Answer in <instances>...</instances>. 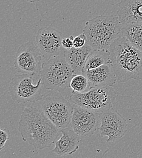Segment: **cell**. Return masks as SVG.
Masks as SVG:
<instances>
[{"label": "cell", "instance_id": "6da1fadb", "mask_svg": "<svg viewBox=\"0 0 142 158\" xmlns=\"http://www.w3.org/2000/svg\"><path fill=\"white\" fill-rule=\"evenodd\" d=\"M18 130L24 142L40 150L50 147L61 133L41 108L35 106L24 109L18 123Z\"/></svg>", "mask_w": 142, "mask_h": 158}, {"label": "cell", "instance_id": "7a4b0ae2", "mask_svg": "<svg viewBox=\"0 0 142 158\" xmlns=\"http://www.w3.org/2000/svg\"><path fill=\"white\" fill-rule=\"evenodd\" d=\"M117 80L126 83L142 79V52L120 35L109 49Z\"/></svg>", "mask_w": 142, "mask_h": 158}, {"label": "cell", "instance_id": "3957f363", "mask_svg": "<svg viewBox=\"0 0 142 158\" xmlns=\"http://www.w3.org/2000/svg\"><path fill=\"white\" fill-rule=\"evenodd\" d=\"M122 24L118 16L99 15L87 21L83 33L87 44L94 49L109 50L111 44L120 35Z\"/></svg>", "mask_w": 142, "mask_h": 158}, {"label": "cell", "instance_id": "277c9868", "mask_svg": "<svg viewBox=\"0 0 142 158\" xmlns=\"http://www.w3.org/2000/svg\"><path fill=\"white\" fill-rule=\"evenodd\" d=\"M74 75V71L65 59L63 52L43 63L40 78L46 89L62 93L69 87Z\"/></svg>", "mask_w": 142, "mask_h": 158}, {"label": "cell", "instance_id": "5b68a950", "mask_svg": "<svg viewBox=\"0 0 142 158\" xmlns=\"http://www.w3.org/2000/svg\"><path fill=\"white\" fill-rule=\"evenodd\" d=\"M69 101L98 114L110 110L117 98L116 90L109 86H92L83 93H74Z\"/></svg>", "mask_w": 142, "mask_h": 158}, {"label": "cell", "instance_id": "8992f818", "mask_svg": "<svg viewBox=\"0 0 142 158\" xmlns=\"http://www.w3.org/2000/svg\"><path fill=\"white\" fill-rule=\"evenodd\" d=\"M41 108L46 116L59 129L69 127L74 111V104L57 93L44 97Z\"/></svg>", "mask_w": 142, "mask_h": 158}, {"label": "cell", "instance_id": "52a82bcc", "mask_svg": "<svg viewBox=\"0 0 142 158\" xmlns=\"http://www.w3.org/2000/svg\"><path fill=\"white\" fill-rule=\"evenodd\" d=\"M34 77L27 74H17L11 79L9 86V92L12 99L18 103H35L43 99L42 94V79L34 85Z\"/></svg>", "mask_w": 142, "mask_h": 158}, {"label": "cell", "instance_id": "ba28073f", "mask_svg": "<svg viewBox=\"0 0 142 158\" xmlns=\"http://www.w3.org/2000/svg\"><path fill=\"white\" fill-rule=\"evenodd\" d=\"M43 63L40 52L33 41L21 45L14 59V66L18 74H27L34 77H40Z\"/></svg>", "mask_w": 142, "mask_h": 158}, {"label": "cell", "instance_id": "9c48e42d", "mask_svg": "<svg viewBox=\"0 0 142 158\" xmlns=\"http://www.w3.org/2000/svg\"><path fill=\"white\" fill-rule=\"evenodd\" d=\"M63 35L51 26L40 28L36 33L35 44L40 52L43 63L64 52Z\"/></svg>", "mask_w": 142, "mask_h": 158}, {"label": "cell", "instance_id": "30bf717a", "mask_svg": "<svg viewBox=\"0 0 142 158\" xmlns=\"http://www.w3.org/2000/svg\"><path fill=\"white\" fill-rule=\"evenodd\" d=\"M128 130L126 119L118 111L111 109L100 114L99 131L102 137H108L107 142H114L122 138Z\"/></svg>", "mask_w": 142, "mask_h": 158}, {"label": "cell", "instance_id": "8fae6325", "mask_svg": "<svg viewBox=\"0 0 142 158\" xmlns=\"http://www.w3.org/2000/svg\"><path fill=\"white\" fill-rule=\"evenodd\" d=\"M71 128L78 135L91 137L100 125V114L74 104V111L71 121Z\"/></svg>", "mask_w": 142, "mask_h": 158}, {"label": "cell", "instance_id": "7c38bea8", "mask_svg": "<svg viewBox=\"0 0 142 158\" xmlns=\"http://www.w3.org/2000/svg\"><path fill=\"white\" fill-rule=\"evenodd\" d=\"M61 138L55 142V148L52 152L60 156L71 155L79 148L81 136L75 133L71 128H65L60 130Z\"/></svg>", "mask_w": 142, "mask_h": 158}, {"label": "cell", "instance_id": "4fadbf2b", "mask_svg": "<svg viewBox=\"0 0 142 158\" xmlns=\"http://www.w3.org/2000/svg\"><path fill=\"white\" fill-rule=\"evenodd\" d=\"M117 16L122 25L142 22V0H122L118 3Z\"/></svg>", "mask_w": 142, "mask_h": 158}, {"label": "cell", "instance_id": "5bb4252c", "mask_svg": "<svg viewBox=\"0 0 142 158\" xmlns=\"http://www.w3.org/2000/svg\"><path fill=\"white\" fill-rule=\"evenodd\" d=\"M84 75L92 86H112L117 80L112 64H105L87 70L84 73Z\"/></svg>", "mask_w": 142, "mask_h": 158}, {"label": "cell", "instance_id": "9a60e30c", "mask_svg": "<svg viewBox=\"0 0 142 158\" xmlns=\"http://www.w3.org/2000/svg\"><path fill=\"white\" fill-rule=\"evenodd\" d=\"M93 49L86 43L81 48H72L64 51V58L74 74H83L86 61Z\"/></svg>", "mask_w": 142, "mask_h": 158}, {"label": "cell", "instance_id": "2e32d148", "mask_svg": "<svg viewBox=\"0 0 142 158\" xmlns=\"http://www.w3.org/2000/svg\"><path fill=\"white\" fill-rule=\"evenodd\" d=\"M121 35L142 52V22L123 24Z\"/></svg>", "mask_w": 142, "mask_h": 158}, {"label": "cell", "instance_id": "e0dca14e", "mask_svg": "<svg viewBox=\"0 0 142 158\" xmlns=\"http://www.w3.org/2000/svg\"><path fill=\"white\" fill-rule=\"evenodd\" d=\"M105 64H112L109 50L93 49L86 61L83 74L87 70L95 69Z\"/></svg>", "mask_w": 142, "mask_h": 158}, {"label": "cell", "instance_id": "ac0fdd59", "mask_svg": "<svg viewBox=\"0 0 142 158\" xmlns=\"http://www.w3.org/2000/svg\"><path fill=\"white\" fill-rule=\"evenodd\" d=\"M91 86L87 78L84 74H74L71 80L69 87L74 93H83Z\"/></svg>", "mask_w": 142, "mask_h": 158}, {"label": "cell", "instance_id": "d6986e66", "mask_svg": "<svg viewBox=\"0 0 142 158\" xmlns=\"http://www.w3.org/2000/svg\"><path fill=\"white\" fill-rule=\"evenodd\" d=\"M9 138L10 131L6 128H0V151L5 147L6 143Z\"/></svg>", "mask_w": 142, "mask_h": 158}, {"label": "cell", "instance_id": "ffe728a7", "mask_svg": "<svg viewBox=\"0 0 142 158\" xmlns=\"http://www.w3.org/2000/svg\"><path fill=\"white\" fill-rule=\"evenodd\" d=\"M87 43V38L86 35L83 33L74 39V48H81Z\"/></svg>", "mask_w": 142, "mask_h": 158}, {"label": "cell", "instance_id": "44dd1931", "mask_svg": "<svg viewBox=\"0 0 142 158\" xmlns=\"http://www.w3.org/2000/svg\"><path fill=\"white\" fill-rule=\"evenodd\" d=\"M74 36L71 35L69 37L63 38L62 40L63 48L66 50H69L74 48Z\"/></svg>", "mask_w": 142, "mask_h": 158}, {"label": "cell", "instance_id": "7402d4cb", "mask_svg": "<svg viewBox=\"0 0 142 158\" xmlns=\"http://www.w3.org/2000/svg\"><path fill=\"white\" fill-rule=\"evenodd\" d=\"M24 1H26L29 2H30V3H34V2H39L40 0H24Z\"/></svg>", "mask_w": 142, "mask_h": 158}]
</instances>
